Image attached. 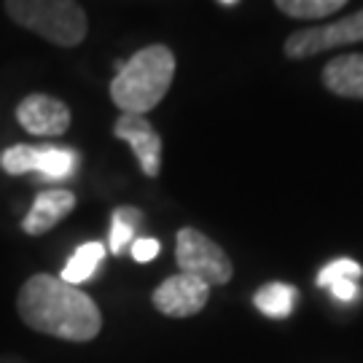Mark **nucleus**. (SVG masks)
Here are the masks:
<instances>
[{"instance_id":"9","label":"nucleus","mask_w":363,"mask_h":363,"mask_svg":"<svg viewBox=\"0 0 363 363\" xmlns=\"http://www.w3.org/2000/svg\"><path fill=\"white\" fill-rule=\"evenodd\" d=\"M76 208V194L67 189H46L35 196L33 208L27 210L25 220H22V232L30 237L46 234L54 229L62 218H67Z\"/></svg>"},{"instance_id":"15","label":"nucleus","mask_w":363,"mask_h":363,"mask_svg":"<svg viewBox=\"0 0 363 363\" xmlns=\"http://www.w3.org/2000/svg\"><path fill=\"white\" fill-rule=\"evenodd\" d=\"M140 220V210L138 208H116L113 210V223H111V237H108V247L111 253L121 256L127 247L135 242V223Z\"/></svg>"},{"instance_id":"13","label":"nucleus","mask_w":363,"mask_h":363,"mask_svg":"<svg viewBox=\"0 0 363 363\" xmlns=\"http://www.w3.org/2000/svg\"><path fill=\"white\" fill-rule=\"evenodd\" d=\"M105 259V247L100 242H86V245H81L70 256V261L65 264V269L60 272V277L70 283V286H81V283H86L91 274L100 269V264Z\"/></svg>"},{"instance_id":"4","label":"nucleus","mask_w":363,"mask_h":363,"mask_svg":"<svg viewBox=\"0 0 363 363\" xmlns=\"http://www.w3.org/2000/svg\"><path fill=\"white\" fill-rule=\"evenodd\" d=\"M175 261L183 274H194L210 288L226 286L234 274L226 250L194 226H183L175 237Z\"/></svg>"},{"instance_id":"17","label":"nucleus","mask_w":363,"mask_h":363,"mask_svg":"<svg viewBox=\"0 0 363 363\" xmlns=\"http://www.w3.org/2000/svg\"><path fill=\"white\" fill-rule=\"evenodd\" d=\"M363 274V267L358 264V261L352 259H337L331 261L328 267H323L320 269V274H318V286L320 288H328L331 283H337V280H342V277H347V280H358Z\"/></svg>"},{"instance_id":"11","label":"nucleus","mask_w":363,"mask_h":363,"mask_svg":"<svg viewBox=\"0 0 363 363\" xmlns=\"http://www.w3.org/2000/svg\"><path fill=\"white\" fill-rule=\"evenodd\" d=\"M78 154L62 145H35V172L43 181H65L76 172Z\"/></svg>"},{"instance_id":"6","label":"nucleus","mask_w":363,"mask_h":363,"mask_svg":"<svg viewBox=\"0 0 363 363\" xmlns=\"http://www.w3.org/2000/svg\"><path fill=\"white\" fill-rule=\"evenodd\" d=\"M210 298V286L194 274H172L154 291V307L167 318H191L205 310Z\"/></svg>"},{"instance_id":"2","label":"nucleus","mask_w":363,"mask_h":363,"mask_svg":"<svg viewBox=\"0 0 363 363\" xmlns=\"http://www.w3.org/2000/svg\"><path fill=\"white\" fill-rule=\"evenodd\" d=\"M175 78V54L167 46L154 43L127 62H118L116 76L111 81V100L121 113L145 116L164 100Z\"/></svg>"},{"instance_id":"5","label":"nucleus","mask_w":363,"mask_h":363,"mask_svg":"<svg viewBox=\"0 0 363 363\" xmlns=\"http://www.w3.org/2000/svg\"><path fill=\"white\" fill-rule=\"evenodd\" d=\"M363 40V9L361 11L342 16L334 25L323 27H307V30H296L286 38V57L288 60H307L328 49H339V46H350V43H361Z\"/></svg>"},{"instance_id":"20","label":"nucleus","mask_w":363,"mask_h":363,"mask_svg":"<svg viewBox=\"0 0 363 363\" xmlns=\"http://www.w3.org/2000/svg\"><path fill=\"white\" fill-rule=\"evenodd\" d=\"M0 363H27V361H22L19 355H0Z\"/></svg>"},{"instance_id":"14","label":"nucleus","mask_w":363,"mask_h":363,"mask_svg":"<svg viewBox=\"0 0 363 363\" xmlns=\"http://www.w3.org/2000/svg\"><path fill=\"white\" fill-rule=\"evenodd\" d=\"M350 0H274V6L286 16L294 19H323L328 13H337Z\"/></svg>"},{"instance_id":"21","label":"nucleus","mask_w":363,"mask_h":363,"mask_svg":"<svg viewBox=\"0 0 363 363\" xmlns=\"http://www.w3.org/2000/svg\"><path fill=\"white\" fill-rule=\"evenodd\" d=\"M220 3H229V6H232V3H237V0H220Z\"/></svg>"},{"instance_id":"1","label":"nucleus","mask_w":363,"mask_h":363,"mask_svg":"<svg viewBox=\"0 0 363 363\" xmlns=\"http://www.w3.org/2000/svg\"><path fill=\"white\" fill-rule=\"evenodd\" d=\"M16 312L27 328L65 342H91L103 331L94 298L60 274H33L16 294Z\"/></svg>"},{"instance_id":"12","label":"nucleus","mask_w":363,"mask_h":363,"mask_svg":"<svg viewBox=\"0 0 363 363\" xmlns=\"http://www.w3.org/2000/svg\"><path fill=\"white\" fill-rule=\"evenodd\" d=\"M298 291L294 286H286V283H269L256 291L253 296V304L256 310L264 312L267 318H288L294 307H296Z\"/></svg>"},{"instance_id":"8","label":"nucleus","mask_w":363,"mask_h":363,"mask_svg":"<svg viewBox=\"0 0 363 363\" xmlns=\"http://www.w3.org/2000/svg\"><path fill=\"white\" fill-rule=\"evenodd\" d=\"M113 135L118 140L130 143L132 154L138 159V164L148 178H156L162 172V138L151 127V121L145 116H132L121 113L113 124Z\"/></svg>"},{"instance_id":"7","label":"nucleus","mask_w":363,"mask_h":363,"mask_svg":"<svg viewBox=\"0 0 363 363\" xmlns=\"http://www.w3.org/2000/svg\"><path fill=\"white\" fill-rule=\"evenodd\" d=\"M16 121L35 138H60L70 130V108L49 94H30L16 105Z\"/></svg>"},{"instance_id":"10","label":"nucleus","mask_w":363,"mask_h":363,"mask_svg":"<svg viewBox=\"0 0 363 363\" xmlns=\"http://www.w3.org/2000/svg\"><path fill=\"white\" fill-rule=\"evenodd\" d=\"M325 89L337 97L363 100V54H342L323 67Z\"/></svg>"},{"instance_id":"16","label":"nucleus","mask_w":363,"mask_h":363,"mask_svg":"<svg viewBox=\"0 0 363 363\" xmlns=\"http://www.w3.org/2000/svg\"><path fill=\"white\" fill-rule=\"evenodd\" d=\"M0 167L9 175H27L35 172V145H11L9 151H3L0 156Z\"/></svg>"},{"instance_id":"18","label":"nucleus","mask_w":363,"mask_h":363,"mask_svg":"<svg viewBox=\"0 0 363 363\" xmlns=\"http://www.w3.org/2000/svg\"><path fill=\"white\" fill-rule=\"evenodd\" d=\"M156 253H159V242L151 240V237H140V240L132 242V259L140 261V264L156 259Z\"/></svg>"},{"instance_id":"3","label":"nucleus","mask_w":363,"mask_h":363,"mask_svg":"<svg viewBox=\"0 0 363 363\" xmlns=\"http://www.w3.org/2000/svg\"><path fill=\"white\" fill-rule=\"evenodd\" d=\"M6 13L54 46H78L86 38V13L76 0H6Z\"/></svg>"},{"instance_id":"19","label":"nucleus","mask_w":363,"mask_h":363,"mask_svg":"<svg viewBox=\"0 0 363 363\" xmlns=\"http://www.w3.org/2000/svg\"><path fill=\"white\" fill-rule=\"evenodd\" d=\"M328 291L339 298V301H352V298L361 296V288H358V280H347V277H342L337 283H331Z\"/></svg>"}]
</instances>
